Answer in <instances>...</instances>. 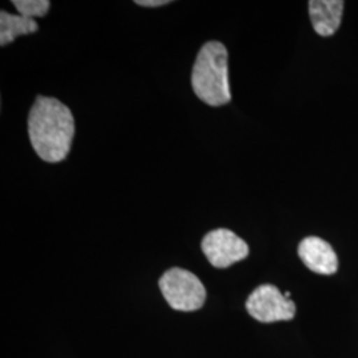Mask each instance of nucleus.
<instances>
[{
	"label": "nucleus",
	"instance_id": "10",
	"mask_svg": "<svg viewBox=\"0 0 358 358\" xmlns=\"http://www.w3.org/2000/svg\"><path fill=\"white\" fill-rule=\"evenodd\" d=\"M170 1L169 0H136V4L142 7H161L166 6Z\"/></svg>",
	"mask_w": 358,
	"mask_h": 358
},
{
	"label": "nucleus",
	"instance_id": "6",
	"mask_svg": "<svg viewBox=\"0 0 358 358\" xmlns=\"http://www.w3.org/2000/svg\"><path fill=\"white\" fill-rule=\"evenodd\" d=\"M299 256L315 273L333 275L338 269V259L332 245L317 236H308L300 242Z\"/></svg>",
	"mask_w": 358,
	"mask_h": 358
},
{
	"label": "nucleus",
	"instance_id": "5",
	"mask_svg": "<svg viewBox=\"0 0 358 358\" xmlns=\"http://www.w3.org/2000/svg\"><path fill=\"white\" fill-rule=\"evenodd\" d=\"M201 247L210 264L215 268H227L250 254L248 244L227 229L210 231Z\"/></svg>",
	"mask_w": 358,
	"mask_h": 358
},
{
	"label": "nucleus",
	"instance_id": "1",
	"mask_svg": "<svg viewBox=\"0 0 358 358\" xmlns=\"http://www.w3.org/2000/svg\"><path fill=\"white\" fill-rule=\"evenodd\" d=\"M28 134L43 161L62 162L72 146L75 118L71 109L57 99L38 96L28 115Z\"/></svg>",
	"mask_w": 358,
	"mask_h": 358
},
{
	"label": "nucleus",
	"instance_id": "4",
	"mask_svg": "<svg viewBox=\"0 0 358 358\" xmlns=\"http://www.w3.org/2000/svg\"><path fill=\"white\" fill-rule=\"evenodd\" d=\"M245 308L251 317L264 324L292 320L296 313L294 301L272 284L257 287L247 299Z\"/></svg>",
	"mask_w": 358,
	"mask_h": 358
},
{
	"label": "nucleus",
	"instance_id": "3",
	"mask_svg": "<svg viewBox=\"0 0 358 358\" xmlns=\"http://www.w3.org/2000/svg\"><path fill=\"white\" fill-rule=\"evenodd\" d=\"M158 284L169 306L176 310L192 312L205 304V285L187 269H167Z\"/></svg>",
	"mask_w": 358,
	"mask_h": 358
},
{
	"label": "nucleus",
	"instance_id": "9",
	"mask_svg": "<svg viewBox=\"0 0 358 358\" xmlns=\"http://www.w3.org/2000/svg\"><path fill=\"white\" fill-rule=\"evenodd\" d=\"M13 4L17 13L28 19L45 16L51 7L48 0H13Z\"/></svg>",
	"mask_w": 358,
	"mask_h": 358
},
{
	"label": "nucleus",
	"instance_id": "8",
	"mask_svg": "<svg viewBox=\"0 0 358 358\" xmlns=\"http://www.w3.org/2000/svg\"><path fill=\"white\" fill-rule=\"evenodd\" d=\"M38 29V23L34 19H28L22 15H11L4 10L0 11V45L4 47L13 43L20 35H29Z\"/></svg>",
	"mask_w": 358,
	"mask_h": 358
},
{
	"label": "nucleus",
	"instance_id": "7",
	"mask_svg": "<svg viewBox=\"0 0 358 358\" xmlns=\"http://www.w3.org/2000/svg\"><path fill=\"white\" fill-rule=\"evenodd\" d=\"M344 6L341 0H310L309 16L316 34L324 38L334 35L341 24Z\"/></svg>",
	"mask_w": 358,
	"mask_h": 358
},
{
	"label": "nucleus",
	"instance_id": "2",
	"mask_svg": "<svg viewBox=\"0 0 358 358\" xmlns=\"http://www.w3.org/2000/svg\"><path fill=\"white\" fill-rule=\"evenodd\" d=\"M194 93L210 106L231 101L229 52L220 41H208L201 48L192 68Z\"/></svg>",
	"mask_w": 358,
	"mask_h": 358
}]
</instances>
